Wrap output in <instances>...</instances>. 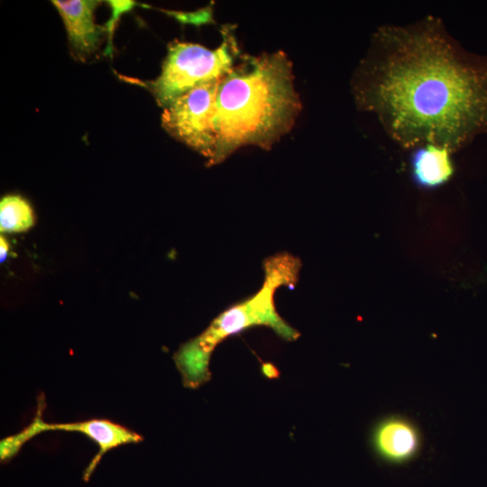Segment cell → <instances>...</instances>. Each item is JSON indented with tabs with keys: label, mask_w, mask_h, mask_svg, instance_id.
<instances>
[{
	"label": "cell",
	"mask_w": 487,
	"mask_h": 487,
	"mask_svg": "<svg viewBox=\"0 0 487 487\" xmlns=\"http://www.w3.org/2000/svg\"><path fill=\"white\" fill-rule=\"evenodd\" d=\"M0 243H1L0 244H1L0 260H1V262H3L6 258V254L8 252V244H7V241L5 239V237L3 236H1Z\"/></svg>",
	"instance_id": "cell-12"
},
{
	"label": "cell",
	"mask_w": 487,
	"mask_h": 487,
	"mask_svg": "<svg viewBox=\"0 0 487 487\" xmlns=\"http://www.w3.org/2000/svg\"><path fill=\"white\" fill-rule=\"evenodd\" d=\"M221 78L196 87L164 108L161 114V125L166 132L207 158V162L216 149L214 112Z\"/></svg>",
	"instance_id": "cell-5"
},
{
	"label": "cell",
	"mask_w": 487,
	"mask_h": 487,
	"mask_svg": "<svg viewBox=\"0 0 487 487\" xmlns=\"http://www.w3.org/2000/svg\"><path fill=\"white\" fill-rule=\"evenodd\" d=\"M108 5L111 7V17L110 19L104 25L106 31V35L108 37V41L106 45V50L105 51V55H110L113 54V34L114 31L115 29V26L119 21L120 16L125 13L130 11L134 5L135 3L133 1H107Z\"/></svg>",
	"instance_id": "cell-11"
},
{
	"label": "cell",
	"mask_w": 487,
	"mask_h": 487,
	"mask_svg": "<svg viewBox=\"0 0 487 487\" xmlns=\"http://www.w3.org/2000/svg\"><path fill=\"white\" fill-rule=\"evenodd\" d=\"M301 262L289 253H280L265 259L264 280L261 289L220 313L198 336L180 346L174 362L183 385L198 389L209 381V362L215 348L225 338L256 326L271 327L280 338L294 341L300 335L277 312L276 289L297 283Z\"/></svg>",
	"instance_id": "cell-3"
},
{
	"label": "cell",
	"mask_w": 487,
	"mask_h": 487,
	"mask_svg": "<svg viewBox=\"0 0 487 487\" xmlns=\"http://www.w3.org/2000/svg\"><path fill=\"white\" fill-rule=\"evenodd\" d=\"M34 223L29 203L20 196L8 195L0 202V230L2 233L27 231Z\"/></svg>",
	"instance_id": "cell-10"
},
{
	"label": "cell",
	"mask_w": 487,
	"mask_h": 487,
	"mask_svg": "<svg viewBox=\"0 0 487 487\" xmlns=\"http://www.w3.org/2000/svg\"><path fill=\"white\" fill-rule=\"evenodd\" d=\"M352 91L403 148L452 153L487 133V57L464 51L437 17L378 27Z\"/></svg>",
	"instance_id": "cell-1"
},
{
	"label": "cell",
	"mask_w": 487,
	"mask_h": 487,
	"mask_svg": "<svg viewBox=\"0 0 487 487\" xmlns=\"http://www.w3.org/2000/svg\"><path fill=\"white\" fill-rule=\"evenodd\" d=\"M375 452L383 460L400 464L411 459L420 447L415 425L403 418H389L377 425L372 435Z\"/></svg>",
	"instance_id": "cell-8"
},
{
	"label": "cell",
	"mask_w": 487,
	"mask_h": 487,
	"mask_svg": "<svg viewBox=\"0 0 487 487\" xmlns=\"http://www.w3.org/2000/svg\"><path fill=\"white\" fill-rule=\"evenodd\" d=\"M64 23L69 46L75 59L86 60L100 48L106 34L105 26L94 22V11L100 1H51Z\"/></svg>",
	"instance_id": "cell-6"
},
{
	"label": "cell",
	"mask_w": 487,
	"mask_h": 487,
	"mask_svg": "<svg viewBox=\"0 0 487 487\" xmlns=\"http://www.w3.org/2000/svg\"><path fill=\"white\" fill-rule=\"evenodd\" d=\"M41 433L46 431L78 432L87 436L98 446V452L94 456L83 473V479L87 482L99 464L102 456L110 449L130 443H139L142 436L129 428L109 419L91 418L69 423H46L42 417L39 422Z\"/></svg>",
	"instance_id": "cell-7"
},
{
	"label": "cell",
	"mask_w": 487,
	"mask_h": 487,
	"mask_svg": "<svg viewBox=\"0 0 487 487\" xmlns=\"http://www.w3.org/2000/svg\"><path fill=\"white\" fill-rule=\"evenodd\" d=\"M222 43L215 50L174 41L169 44L161 72L144 84L163 109L196 87L228 74L242 57L234 30L222 29Z\"/></svg>",
	"instance_id": "cell-4"
},
{
	"label": "cell",
	"mask_w": 487,
	"mask_h": 487,
	"mask_svg": "<svg viewBox=\"0 0 487 487\" xmlns=\"http://www.w3.org/2000/svg\"><path fill=\"white\" fill-rule=\"evenodd\" d=\"M300 110L292 65L284 52L243 55L218 84L216 149L207 165L222 163L242 146L271 149L289 132Z\"/></svg>",
	"instance_id": "cell-2"
},
{
	"label": "cell",
	"mask_w": 487,
	"mask_h": 487,
	"mask_svg": "<svg viewBox=\"0 0 487 487\" xmlns=\"http://www.w3.org/2000/svg\"><path fill=\"white\" fill-rule=\"evenodd\" d=\"M412 161V177L418 186L433 188L445 184L453 175L450 152L436 145L419 147Z\"/></svg>",
	"instance_id": "cell-9"
}]
</instances>
